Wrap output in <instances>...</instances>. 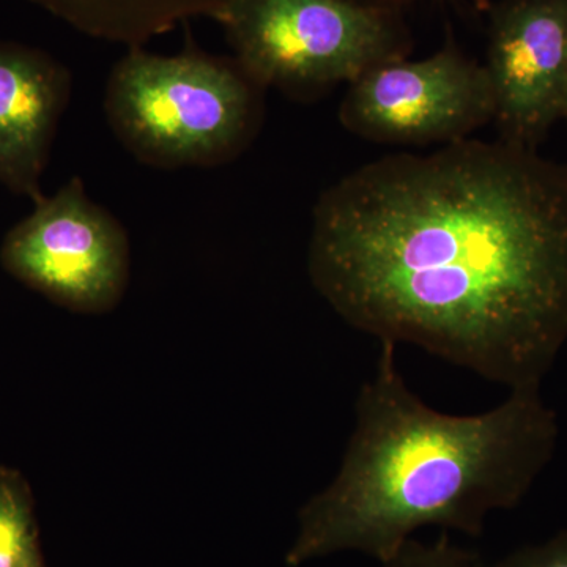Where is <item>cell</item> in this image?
Returning <instances> with one entry per match:
<instances>
[{
  "instance_id": "6da1fadb",
  "label": "cell",
  "mask_w": 567,
  "mask_h": 567,
  "mask_svg": "<svg viewBox=\"0 0 567 567\" xmlns=\"http://www.w3.org/2000/svg\"><path fill=\"white\" fill-rule=\"evenodd\" d=\"M308 270L354 330L540 388L567 342V166L472 137L363 164L320 194Z\"/></svg>"
},
{
  "instance_id": "7a4b0ae2",
  "label": "cell",
  "mask_w": 567,
  "mask_h": 567,
  "mask_svg": "<svg viewBox=\"0 0 567 567\" xmlns=\"http://www.w3.org/2000/svg\"><path fill=\"white\" fill-rule=\"evenodd\" d=\"M380 344L338 475L298 513L289 567L338 554L380 565L429 527L481 536L492 513L524 502L554 457L558 416L540 388L509 390L487 412L451 415L410 390L398 346Z\"/></svg>"
},
{
  "instance_id": "3957f363",
  "label": "cell",
  "mask_w": 567,
  "mask_h": 567,
  "mask_svg": "<svg viewBox=\"0 0 567 567\" xmlns=\"http://www.w3.org/2000/svg\"><path fill=\"white\" fill-rule=\"evenodd\" d=\"M265 91L234 58L186 47L159 55L128 48L107 78L104 112L117 141L156 169L218 167L251 147Z\"/></svg>"
},
{
  "instance_id": "277c9868",
  "label": "cell",
  "mask_w": 567,
  "mask_h": 567,
  "mask_svg": "<svg viewBox=\"0 0 567 567\" xmlns=\"http://www.w3.org/2000/svg\"><path fill=\"white\" fill-rule=\"evenodd\" d=\"M218 22L252 80L300 102L405 59L410 48L398 10L354 0H229Z\"/></svg>"
},
{
  "instance_id": "5b68a950",
  "label": "cell",
  "mask_w": 567,
  "mask_h": 567,
  "mask_svg": "<svg viewBox=\"0 0 567 567\" xmlns=\"http://www.w3.org/2000/svg\"><path fill=\"white\" fill-rule=\"evenodd\" d=\"M0 265L51 303L104 315L128 287V234L73 177L11 227L0 245Z\"/></svg>"
},
{
  "instance_id": "8992f818",
  "label": "cell",
  "mask_w": 567,
  "mask_h": 567,
  "mask_svg": "<svg viewBox=\"0 0 567 567\" xmlns=\"http://www.w3.org/2000/svg\"><path fill=\"white\" fill-rule=\"evenodd\" d=\"M484 65L446 47L423 61H390L350 82L339 121L361 140L393 145L454 144L494 122Z\"/></svg>"
},
{
  "instance_id": "52a82bcc",
  "label": "cell",
  "mask_w": 567,
  "mask_h": 567,
  "mask_svg": "<svg viewBox=\"0 0 567 567\" xmlns=\"http://www.w3.org/2000/svg\"><path fill=\"white\" fill-rule=\"evenodd\" d=\"M498 140L537 148L563 118L567 85V0H511L492 20L484 65Z\"/></svg>"
},
{
  "instance_id": "ba28073f",
  "label": "cell",
  "mask_w": 567,
  "mask_h": 567,
  "mask_svg": "<svg viewBox=\"0 0 567 567\" xmlns=\"http://www.w3.org/2000/svg\"><path fill=\"white\" fill-rule=\"evenodd\" d=\"M73 76L47 51L0 40V185L33 204L69 107Z\"/></svg>"
},
{
  "instance_id": "9c48e42d",
  "label": "cell",
  "mask_w": 567,
  "mask_h": 567,
  "mask_svg": "<svg viewBox=\"0 0 567 567\" xmlns=\"http://www.w3.org/2000/svg\"><path fill=\"white\" fill-rule=\"evenodd\" d=\"M93 39L144 47L181 22L218 21L229 0H28Z\"/></svg>"
},
{
  "instance_id": "30bf717a",
  "label": "cell",
  "mask_w": 567,
  "mask_h": 567,
  "mask_svg": "<svg viewBox=\"0 0 567 567\" xmlns=\"http://www.w3.org/2000/svg\"><path fill=\"white\" fill-rule=\"evenodd\" d=\"M0 567H47L28 480L0 465Z\"/></svg>"
},
{
  "instance_id": "8fae6325",
  "label": "cell",
  "mask_w": 567,
  "mask_h": 567,
  "mask_svg": "<svg viewBox=\"0 0 567 567\" xmlns=\"http://www.w3.org/2000/svg\"><path fill=\"white\" fill-rule=\"evenodd\" d=\"M380 567H486L475 550L458 546L447 535L434 540H406L393 557L380 563Z\"/></svg>"
},
{
  "instance_id": "7c38bea8",
  "label": "cell",
  "mask_w": 567,
  "mask_h": 567,
  "mask_svg": "<svg viewBox=\"0 0 567 567\" xmlns=\"http://www.w3.org/2000/svg\"><path fill=\"white\" fill-rule=\"evenodd\" d=\"M486 567H567V529L544 543L517 548Z\"/></svg>"
},
{
  "instance_id": "4fadbf2b",
  "label": "cell",
  "mask_w": 567,
  "mask_h": 567,
  "mask_svg": "<svg viewBox=\"0 0 567 567\" xmlns=\"http://www.w3.org/2000/svg\"><path fill=\"white\" fill-rule=\"evenodd\" d=\"M354 2L364 3V6L377 7V9L398 10L402 6L410 2H416V0H354Z\"/></svg>"
},
{
  "instance_id": "5bb4252c",
  "label": "cell",
  "mask_w": 567,
  "mask_h": 567,
  "mask_svg": "<svg viewBox=\"0 0 567 567\" xmlns=\"http://www.w3.org/2000/svg\"><path fill=\"white\" fill-rule=\"evenodd\" d=\"M563 118L567 121V85H566V95H565V106H563Z\"/></svg>"
}]
</instances>
